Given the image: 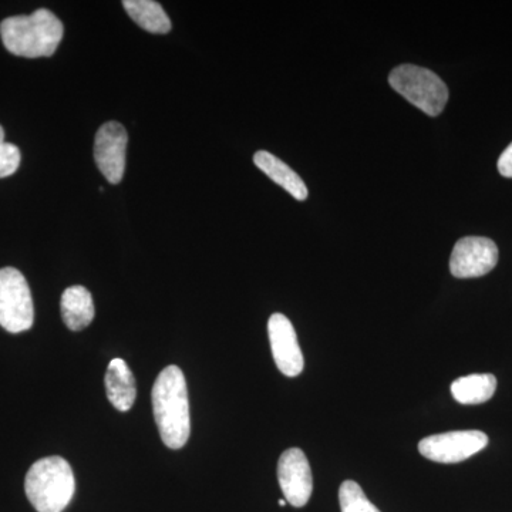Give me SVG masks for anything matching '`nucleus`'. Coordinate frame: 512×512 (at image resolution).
I'll use <instances>...</instances> for the list:
<instances>
[{
    "mask_svg": "<svg viewBox=\"0 0 512 512\" xmlns=\"http://www.w3.org/2000/svg\"><path fill=\"white\" fill-rule=\"evenodd\" d=\"M35 322L28 281L16 268L0 269V326L10 333L29 330Z\"/></svg>",
    "mask_w": 512,
    "mask_h": 512,
    "instance_id": "nucleus-5",
    "label": "nucleus"
},
{
    "mask_svg": "<svg viewBox=\"0 0 512 512\" xmlns=\"http://www.w3.org/2000/svg\"><path fill=\"white\" fill-rule=\"evenodd\" d=\"M268 333L279 372L288 377L301 375L305 362L291 320L282 313H274L269 318Z\"/></svg>",
    "mask_w": 512,
    "mask_h": 512,
    "instance_id": "nucleus-10",
    "label": "nucleus"
},
{
    "mask_svg": "<svg viewBox=\"0 0 512 512\" xmlns=\"http://www.w3.org/2000/svg\"><path fill=\"white\" fill-rule=\"evenodd\" d=\"M154 417L161 439L171 450H180L191 433L190 400L183 370L167 366L158 375L153 392Z\"/></svg>",
    "mask_w": 512,
    "mask_h": 512,
    "instance_id": "nucleus-1",
    "label": "nucleus"
},
{
    "mask_svg": "<svg viewBox=\"0 0 512 512\" xmlns=\"http://www.w3.org/2000/svg\"><path fill=\"white\" fill-rule=\"evenodd\" d=\"M62 318L64 325L74 332L86 329L94 319V303L92 293L84 286H70L63 292Z\"/></svg>",
    "mask_w": 512,
    "mask_h": 512,
    "instance_id": "nucleus-12",
    "label": "nucleus"
},
{
    "mask_svg": "<svg viewBox=\"0 0 512 512\" xmlns=\"http://www.w3.org/2000/svg\"><path fill=\"white\" fill-rule=\"evenodd\" d=\"M254 163L274 183L288 191L295 200L305 201L308 198V187L303 183L302 178L274 154L268 153V151H258L254 156Z\"/></svg>",
    "mask_w": 512,
    "mask_h": 512,
    "instance_id": "nucleus-13",
    "label": "nucleus"
},
{
    "mask_svg": "<svg viewBox=\"0 0 512 512\" xmlns=\"http://www.w3.org/2000/svg\"><path fill=\"white\" fill-rule=\"evenodd\" d=\"M497 390V379L490 373L460 377L451 384V393L460 404L488 402Z\"/></svg>",
    "mask_w": 512,
    "mask_h": 512,
    "instance_id": "nucleus-15",
    "label": "nucleus"
},
{
    "mask_svg": "<svg viewBox=\"0 0 512 512\" xmlns=\"http://www.w3.org/2000/svg\"><path fill=\"white\" fill-rule=\"evenodd\" d=\"M22 154L15 144L6 143L5 130L0 126V178L10 177L18 171Z\"/></svg>",
    "mask_w": 512,
    "mask_h": 512,
    "instance_id": "nucleus-17",
    "label": "nucleus"
},
{
    "mask_svg": "<svg viewBox=\"0 0 512 512\" xmlns=\"http://www.w3.org/2000/svg\"><path fill=\"white\" fill-rule=\"evenodd\" d=\"M498 171L503 177L512 178V143L501 154L498 160Z\"/></svg>",
    "mask_w": 512,
    "mask_h": 512,
    "instance_id": "nucleus-18",
    "label": "nucleus"
},
{
    "mask_svg": "<svg viewBox=\"0 0 512 512\" xmlns=\"http://www.w3.org/2000/svg\"><path fill=\"white\" fill-rule=\"evenodd\" d=\"M63 33V23L47 9H37L28 16H13L0 23V36L8 52L28 59L55 55Z\"/></svg>",
    "mask_w": 512,
    "mask_h": 512,
    "instance_id": "nucleus-2",
    "label": "nucleus"
},
{
    "mask_svg": "<svg viewBox=\"0 0 512 512\" xmlns=\"http://www.w3.org/2000/svg\"><path fill=\"white\" fill-rule=\"evenodd\" d=\"M279 505H281V507H285L286 500H279Z\"/></svg>",
    "mask_w": 512,
    "mask_h": 512,
    "instance_id": "nucleus-19",
    "label": "nucleus"
},
{
    "mask_svg": "<svg viewBox=\"0 0 512 512\" xmlns=\"http://www.w3.org/2000/svg\"><path fill=\"white\" fill-rule=\"evenodd\" d=\"M278 481L286 503L302 508L311 500L313 478L308 458L301 448H289L278 463Z\"/></svg>",
    "mask_w": 512,
    "mask_h": 512,
    "instance_id": "nucleus-9",
    "label": "nucleus"
},
{
    "mask_svg": "<svg viewBox=\"0 0 512 512\" xmlns=\"http://www.w3.org/2000/svg\"><path fill=\"white\" fill-rule=\"evenodd\" d=\"M390 86L417 109L429 116H439L448 101L446 83L424 67L414 64H402L392 70L389 76Z\"/></svg>",
    "mask_w": 512,
    "mask_h": 512,
    "instance_id": "nucleus-4",
    "label": "nucleus"
},
{
    "mask_svg": "<svg viewBox=\"0 0 512 512\" xmlns=\"http://www.w3.org/2000/svg\"><path fill=\"white\" fill-rule=\"evenodd\" d=\"M124 9L131 19L140 26L156 35H165L171 32V20L160 3L153 0H126L123 2Z\"/></svg>",
    "mask_w": 512,
    "mask_h": 512,
    "instance_id": "nucleus-14",
    "label": "nucleus"
},
{
    "mask_svg": "<svg viewBox=\"0 0 512 512\" xmlns=\"http://www.w3.org/2000/svg\"><path fill=\"white\" fill-rule=\"evenodd\" d=\"M498 262V248L493 239L466 237L454 245L450 271L456 278H478L493 271Z\"/></svg>",
    "mask_w": 512,
    "mask_h": 512,
    "instance_id": "nucleus-7",
    "label": "nucleus"
},
{
    "mask_svg": "<svg viewBox=\"0 0 512 512\" xmlns=\"http://www.w3.org/2000/svg\"><path fill=\"white\" fill-rule=\"evenodd\" d=\"M25 491L37 512H63L76 491L72 467L59 456L36 461L26 474Z\"/></svg>",
    "mask_w": 512,
    "mask_h": 512,
    "instance_id": "nucleus-3",
    "label": "nucleus"
},
{
    "mask_svg": "<svg viewBox=\"0 0 512 512\" xmlns=\"http://www.w3.org/2000/svg\"><path fill=\"white\" fill-rule=\"evenodd\" d=\"M339 503L342 512H380L376 505L370 503L360 485L355 481H345L340 485Z\"/></svg>",
    "mask_w": 512,
    "mask_h": 512,
    "instance_id": "nucleus-16",
    "label": "nucleus"
},
{
    "mask_svg": "<svg viewBox=\"0 0 512 512\" xmlns=\"http://www.w3.org/2000/svg\"><path fill=\"white\" fill-rule=\"evenodd\" d=\"M487 446L488 436L483 431H450L421 440L419 451L434 463L454 464L480 453Z\"/></svg>",
    "mask_w": 512,
    "mask_h": 512,
    "instance_id": "nucleus-6",
    "label": "nucleus"
},
{
    "mask_svg": "<svg viewBox=\"0 0 512 512\" xmlns=\"http://www.w3.org/2000/svg\"><path fill=\"white\" fill-rule=\"evenodd\" d=\"M127 131L117 121L99 128L94 140V160L110 184H120L126 171Z\"/></svg>",
    "mask_w": 512,
    "mask_h": 512,
    "instance_id": "nucleus-8",
    "label": "nucleus"
},
{
    "mask_svg": "<svg viewBox=\"0 0 512 512\" xmlns=\"http://www.w3.org/2000/svg\"><path fill=\"white\" fill-rule=\"evenodd\" d=\"M104 382L110 403L120 412H128L136 402L137 389L136 379L127 363L120 357L111 360Z\"/></svg>",
    "mask_w": 512,
    "mask_h": 512,
    "instance_id": "nucleus-11",
    "label": "nucleus"
}]
</instances>
